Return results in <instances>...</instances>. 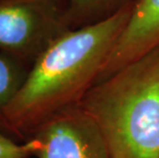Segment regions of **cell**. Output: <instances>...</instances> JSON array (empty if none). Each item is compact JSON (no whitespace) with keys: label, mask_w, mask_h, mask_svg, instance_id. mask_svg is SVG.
<instances>
[{"label":"cell","mask_w":159,"mask_h":158,"mask_svg":"<svg viewBox=\"0 0 159 158\" xmlns=\"http://www.w3.org/2000/svg\"><path fill=\"white\" fill-rule=\"evenodd\" d=\"M68 30L63 0H0V52L29 67Z\"/></svg>","instance_id":"3957f363"},{"label":"cell","mask_w":159,"mask_h":158,"mask_svg":"<svg viewBox=\"0 0 159 158\" xmlns=\"http://www.w3.org/2000/svg\"><path fill=\"white\" fill-rule=\"evenodd\" d=\"M30 69L26 64L0 52V132L9 136L5 112L25 83Z\"/></svg>","instance_id":"52a82bcc"},{"label":"cell","mask_w":159,"mask_h":158,"mask_svg":"<svg viewBox=\"0 0 159 158\" xmlns=\"http://www.w3.org/2000/svg\"><path fill=\"white\" fill-rule=\"evenodd\" d=\"M159 46V0H137L98 82ZM97 82V83H98Z\"/></svg>","instance_id":"5b68a950"},{"label":"cell","mask_w":159,"mask_h":158,"mask_svg":"<svg viewBox=\"0 0 159 158\" xmlns=\"http://www.w3.org/2000/svg\"><path fill=\"white\" fill-rule=\"evenodd\" d=\"M33 148L30 141L22 144L15 142L7 134L0 132V158H31Z\"/></svg>","instance_id":"ba28073f"},{"label":"cell","mask_w":159,"mask_h":158,"mask_svg":"<svg viewBox=\"0 0 159 158\" xmlns=\"http://www.w3.org/2000/svg\"><path fill=\"white\" fill-rule=\"evenodd\" d=\"M133 7L96 25L68 30L41 53L5 112L11 136L25 142L57 114L79 105L98 82Z\"/></svg>","instance_id":"6da1fadb"},{"label":"cell","mask_w":159,"mask_h":158,"mask_svg":"<svg viewBox=\"0 0 159 158\" xmlns=\"http://www.w3.org/2000/svg\"><path fill=\"white\" fill-rule=\"evenodd\" d=\"M137 0H63L70 30L96 25L112 18Z\"/></svg>","instance_id":"8992f818"},{"label":"cell","mask_w":159,"mask_h":158,"mask_svg":"<svg viewBox=\"0 0 159 158\" xmlns=\"http://www.w3.org/2000/svg\"><path fill=\"white\" fill-rule=\"evenodd\" d=\"M79 106L111 158H159V46L96 83Z\"/></svg>","instance_id":"7a4b0ae2"},{"label":"cell","mask_w":159,"mask_h":158,"mask_svg":"<svg viewBox=\"0 0 159 158\" xmlns=\"http://www.w3.org/2000/svg\"><path fill=\"white\" fill-rule=\"evenodd\" d=\"M27 141L37 158H111L96 122L79 105L57 114Z\"/></svg>","instance_id":"277c9868"}]
</instances>
